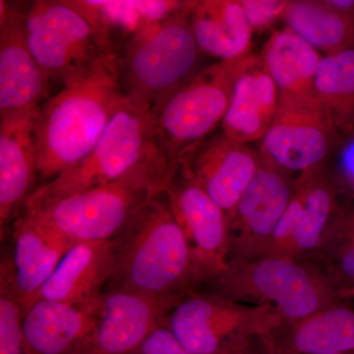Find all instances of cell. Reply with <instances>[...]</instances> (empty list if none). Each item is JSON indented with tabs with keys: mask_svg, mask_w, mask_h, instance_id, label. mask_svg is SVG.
I'll list each match as a JSON object with an SVG mask.
<instances>
[{
	"mask_svg": "<svg viewBox=\"0 0 354 354\" xmlns=\"http://www.w3.org/2000/svg\"><path fill=\"white\" fill-rule=\"evenodd\" d=\"M25 23L30 50L50 81L64 84L102 55L120 50L86 1H34Z\"/></svg>",
	"mask_w": 354,
	"mask_h": 354,
	"instance_id": "obj_7",
	"label": "cell"
},
{
	"mask_svg": "<svg viewBox=\"0 0 354 354\" xmlns=\"http://www.w3.org/2000/svg\"><path fill=\"white\" fill-rule=\"evenodd\" d=\"M258 55L203 67L152 113L158 145L171 165L221 124L237 79Z\"/></svg>",
	"mask_w": 354,
	"mask_h": 354,
	"instance_id": "obj_8",
	"label": "cell"
},
{
	"mask_svg": "<svg viewBox=\"0 0 354 354\" xmlns=\"http://www.w3.org/2000/svg\"><path fill=\"white\" fill-rule=\"evenodd\" d=\"M0 115L39 108L51 81L28 46L26 12L0 1Z\"/></svg>",
	"mask_w": 354,
	"mask_h": 354,
	"instance_id": "obj_16",
	"label": "cell"
},
{
	"mask_svg": "<svg viewBox=\"0 0 354 354\" xmlns=\"http://www.w3.org/2000/svg\"><path fill=\"white\" fill-rule=\"evenodd\" d=\"M71 242L21 214L14 221L10 250L2 258L0 278L8 283L27 308L38 295Z\"/></svg>",
	"mask_w": 354,
	"mask_h": 354,
	"instance_id": "obj_18",
	"label": "cell"
},
{
	"mask_svg": "<svg viewBox=\"0 0 354 354\" xmlns=\"http://www.w3.org/2000/svg\"><path fill=\"white\" fill-rule=\"evenodd\" d=\"M274 311L199 290L171 310L165 325L191 354H223L250 349Z\"/></svg>",
	"mask_w": 354,
	"mask_h": 354,
	"instance_id": "obj_9",
	"label": "cell"
},
{
	"mask_svg": "<svg viewBox=\"0 0 354 354\" xmlns=\"http://www.w3.org/2000/svg\"><path fill=\"white\" fill-rule=\"evenodd\" d=\"M341 136L344 139L337 157V181H335L337 186L341 185L354 197V131Z\"/></svg>",
	"mask_w": 354,
	"mask_h": 354,
	"instance_id": "obj_32",
	"label": "cell"
},
{
	"mask_svg": "<svg viewBox=\"0 0 354 354\" xmlns=\"http://www.w3.org/2000/svg\"><path fill=\"white\" fill-rule=\"evenodd\" d=\"M202 55L184 1L176 13L121 44L118 69L125 97L153 113L203 68Z\"/></svg>",
	"mask_w": 354,
	"mask_h": 354,
	"instance_id": "obj_4",
	"label": "cell"
},
{
	"mask_svg": "<svg viewBox=\"0 0 354 354\" xmlns=\"http://www.w3.org/2000/svg\"><path fill=\"white\" fill-rule=\"evenodd\" d=\"M279 106V88L258 55L235 83L221 132L246 145L261 141L271 127Z\"/></svg>",
	"mask_w": 354,
	"mask_h": 354,
	"instance_id": "obj_22",
	"label": "cell"
},
{
	"mask_svg": "<svg viewBox=\"0 0 354 354\" xmlns=\"http://www.w3.org/2000/svg\"><path fill=\"white\" fill-rule=\"evenodd\" d=\"M113 242V274L106 290L177 302L200 290L189 246L165 192L147 203Z\"/></svg>",
	"mask_w": 354,
	"mask_h": 354,
	"instance_id": "obj_2",
	"label": "cell"
},
{
	"mask_svg": "<svg viewBox=\"0 0 354 354\" xmlns=\"http://www.w3.org/2000/svg\"><path fill=\"white\" fill-rule=\"evenodd\" d=\"M261 165L259 152L221 132L203 140L184 153L178 169L199 184L228 215Z\"/></svg>",
	"mask_w": 354,
	"mask_h": 354,
	"instance_id": "obj_15",
	"label": "cell"
},
{
	"mask_svg": "<svg viewBox=\"0 0 354 354\" xmlns=\"http://www.w3.org/2000/svg\"><path fill=\"white\" fill-rule=\"evenodd\" d=\"M100 299L85 304L32 301L23 317L26 354L75 353L94 325Z\"/></svg>",
	"mask_w": 354,
	"mask_h": 354,
	"instance_id": "obj_20",
	"label": "cell"
},
{
	"mask_svg": "<svg viewBox=\"0 0 354 354\" xmlns=\"http://www.w3.org/2000/svg\"><path fill=\"white\" fill-rule=\"evenodd\" d=\"M188 19L203 55L230 60L251 53L253 32L241 0L188 1Z\"/></svg>",
	"mask_w": 354,
	"mask_h": 354,
	"instance_id": "obj_23",
	"label": "cell"
},
{
	"mask_svg": "<svg viewBox=\"0 0 354 354\" xmlns=\"http://www.w3.org/2000/svg\"><path fill=\"white\" fill-rule=\"evenodd\" d=\"M295 183L288 172L262 158L259 171L227 215L230 232L228 261H250L267 255L292 197Z\"/></svg>",
	"mask_w": 354,
	"mask_h": 354,
	"instance_id": "obj_13",
	"label": "cell"
},
{
	"mask_svg": "<svg viewBox=\"0 0 354 354\" xmlns=\"http://www.w3.org/2000/svg\"><path fill=\"white\" fill-rule=\"evenodd\" d=\"M258 339L266 354H332L354 351V308L346 301L299 320L274 314Z\"/></svg>",
	"mask_w": 354,
	"mask_h": 354,
	"instance_id": "obj_17",
	"label": "cell"
},
{
	"mask_svg": "<svg viewBox=\"0 0 354 354\" xmlns=\"http://www.w3.org/2000/svg\"><path fill=\"white\" fill-rule=\"evenodd\" d=\"M176 171L169 165H146L69 196L28 200L22 214L72 244L113 241L147 203L165 192Z\"/></svg>",
	"mask_w": 354,
	"mask_h": 354,
	"instance_id": "obj_3",
	"label": "cell"
},
{
	"mask_svg": "<svg viewBox=\"0 0 354 354\" xmlns=\"http://www.w3.org/2000/svg\"><path fill=\"white\" fill-rule=\"evenodd\" d=\"M339 201L322 243L310 262L315 264L339 295L354 286V197ZM341 298V297H339ZM342 300V299H341Z\"/></svg>",
	"mask_w": 354,
	"mask_h": 354,
	"instance_id": "obj_26",
	"label": "cell"
},
{
	"mask_svg": "<svg viewBox=\"0 0 354 354\" xmlns=\"http://www.w3.org/2000/svg\"><path fill=\"white\" fill-rule=\"evenodd\" d=\"M283 21L324 57L354 48V0H290Z\"/></svg>",
	"mask_w": 354,
	"mask_h": 354,
	"instance_id": "obj_24",
	"label": "cell"
},
{
	"mask_svg": "<svg viewBox=\"0 0 354 354\" xmlns=\"http://www.w3.org/2000/svg\"><path fill=\"white\" fill-rule=\"evenodd\" d=\"M342 301H346V300H354V286L349 290L344 291L341 295H339Z\"/></svg>",
	"mask_w": 354,
	"mask_h": 354,
	"instance_id": "obj_33",
	"label": "cell"
},
{
	"mask_svg": "<svg viewBox=\"0 0 354 354\" xmlns=\"http://www.w3.org/2000/svg\"><path fill=\"white\" fill-rule=\"evenodd\" d=\"M332 354H354V351H351V353H332Z\"/></svg>",
	"mask_w": 354,
	"mask_h": 354,
	"instance_id": "obj_35",
	"label": "cell"
},
{
	"mask_svg": "<svg viewBox=\"0 0 354 354\" xmlns=\"http://www.w3.org/2000/svg\"><path fill=\"white\" fill-rule=\"evenodd\" d=\"M113 262V241L73 244L41 286L36 299L78 304L97 301L111 279Z\"/></svg>",
	"mask_w": 354,
	"mask_h": 354,
	"instance_id": "obj_21",
	"label": "cell"
},
{
	"mask_svg": "<svg viewBox=\"0 0 354 354\" xmlns=\"http://www.w3.org/2000/svg\"><path fill=\"white\" fill-rule=\"evenodd\" d=\"M120 46L134 35L169 17L184 1H86Z\"/></svg>",
	"mask_w": 354,
	"mask_h": 354,
	"instance_id": "obj_28",
	"label": "cell"
},
{
	"mask_svg": "<svg viewBox=\"0 0 354 354\" xmlns=\"http://www.w3.org/2000/svg\"><path fill=\"white\" fill-rule=\"evenodd\" d=\"M131 354H191L164 324L158 326Z\"/></svg>",
	"mask_w": 354,
	"mask_h": 354,
	"instance_id": "obj_31",
	"label": "cell"
},
{
	"mask_svg": "<svg viewBox=\"0 0 354 354\" xmlns=\"http://www.w3.org/2000/svg\"><path fill=\"white\" fill-rule=\"evenodd\" d=\"M165 196L189 246L195 277L202 290L227 267L230 251L227 214L179 169Z\"/></svg>",
	"mask_w": 354,
	"mask_h": 354,
	"instance_id": "obj_11",
	"label": "cell"
},
{
	"mask_svg": "<svg viewBox=\"0 0 354 354\" xmlns=\"http://www.w3.org/2000/svg\"><path fill=\"white\" fill-rule=\"evenodd\" d=\"M324 55L288 27L270 37L261 53L281 97H313Z\"/></svg>",
	"mask_w": 354,
	"mask_h": 354,
	"instance_id": "obj_25",
	"label": "cell"
},
{
	"mask_svg": "<svg viewBox=\"0 0 354 354\" xmlns=\"http://www.w3.org/2000/svg\"><path fill=\"white\" fill-rule=\"evenodd\" d=\"M316 94L339 135L354 131V48L323 57Z\"/></svg>",
	"mask_w": 354,
	"mask_h": 354,
	"instance_id": "obj_27",
	"label": "cell"
},
{
	"mask_svg": "<svg viewBox=\"0 0 354 354\" xmlns=\"http://www.w3.org/2000/svg\"><path fill=\"white\" fill-rule=\"evenodd\" d=\"M205 288L241 304L270 307L286 320H299L342 301L313 263L272 256L228 261Z\"/></svg>",
	"mask_w": 354,
	"mask_h": 354,
	"instance_id": "obj_5",
	"label": "cell"
},
{
	"mask_svg": "<svg viewBox=\"0 0 354 354\" xmlns=\"http://www.w3.org/2000/svg\"><path fill=\"white\" fill-rule=\"evenodd\" d=\"M253 32H262L285 17L290 0H241Z\"/></svg>",
	"mask_w": 354,
	"mask_h": 354,
	"instance_id": "obj_30",
	"label": "cell"
},
{
	"mask_svg": "<svg viewBox=\"0 0 354 354\" xmlns=\"http://www.w3.org/2000/svg\"><path fill=\"white\" fill-rule=\"evenodd\" d=\"M39 108L0 115V227L19 215L38 176L36 130Z\"/></svg>",
	"mask_w": 354,
	"mask_h": 354,
	"instance_id": "obj_19",
	"label": "cell"
},
{
	"mask_svg": "<svg viewBox=\"0 0 354 354\" xmlns=\"http://www.w3.org/2000/svg\"><path fill=\"white\" fill-rule=\"evenodd\" d=\"M339 204V186L325 164L299 174L266 256L310 262Z\"/></svg>",
	"mask_w": 354,
	"mask_h": 354,
	"instance_id": "obj_12",
	"label": "cell"
},
{
	"mask_svg": "<svg viewBox=\"0 0 354 354\" xmlns=\"http://www.w3.org/2000/svg\"><path fill=\"white\" fill-rule=\"evenodd\" d=\"M341 135L318 97H281L276 118L261 140V157L286 172L325 164Z\"/></svg>",
	"mask_w": 354,
	"mask_h": 354,
	"instance_id": "obj_10",
	"label": "cell"
},
{
	"mask_svg": "<svg viewBox=\"0 0 354 354\" xmlns=\"http://www.w3.org/2000/svg\"><path fill=\"white\" fill-rule=\"evenodd\" d=\"M23 317L19 299L0 278V354H26Z\"/></svg>",
	"mask_w": 354,
	"mask_h": 354,
	"instance_id": "obj_29",
	"label": "cell"
},
{
	"mask_svg": "<svg viewBox=\"0 0 354 354\" xmlns=\"http://www.w3.org/2000/svg\"><path fill=\"white\" fill-rule=\"evenodd\" d=\"M125 102L118 50L102 55L64 82L39 106L35 130L39 178L48 183L87 157Z\"/></svg>",
	"mask_w": 354,
	"mask_h": 354,
	"instance_id": "obj_1",
	"label": "cell"
},
{
	"mask_svg": "<svg viewBox=\"0 0 354 354\" xmlns=\"http://www.w3.org/2000/svg\"><path fill=\"white\" fill-rule=\"evenodd\" d=\"M174 167L158 145L150 111L128 101L87 157L35 190L31 201L57 199L120 180L146 165Z\"/></svg>",
	"mask_w": 354,
	"mask_h": 354,
	"instance_id": "obj_6",
	"label": "cell"
},
{
	"mask_svg": "<svg viewBox=\"0 0 354 354\" xmlns=\"http://www.w3.org/2000/svg\"><path fill=\"white\" fill-rule=\"evenodd\" d=\"M178 304L109 288L100 299L92 329L74 354H131Z\"/></svg>",
	"mask_w": 354,
	"mask_h": 354,
	"instance_id": "obj_14",
	"label": "cell"
},
{
	"mask_svg": "<svg viewBox=\"0 0 354 354\" xmlns=\"http://www.w3.org/2000/svg\"><path fill=\"white\" fill-rule=\"evenodd\" d=\"M223 354H259V353H252V351H250V349H247V351H235V353H223Z\"/></svg>",
	"mask_w": 354,
	"mask_h": 354,
	"instance_id": "obj_34",
	"label": "cell"
}]
</instances>
